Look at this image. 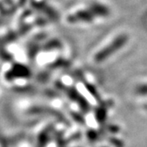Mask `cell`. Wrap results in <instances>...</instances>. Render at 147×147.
<instances>
[{"label":"cell","mask_w":147,"mask_h":147,"mask_svg":"<svg viewBox=\"0 0 147 147\" xmlns=\"http://www.w3.org/2000/svg\"><path fill=\"white\" fill-rule=\"evenodd\" d=\"M138 91H139L140 93H143V92H144L145 94H147V86H146V85H145V86H142V87H141V88H139Z\"/></svg>","instance_id":"277c9868"},{"label":"cell","mask_w":147,"mask_h":147,"mask_svg":"<svg viewBox=\"0 0 147 147\" xmlns=\"http://www.w3.org/2000/svg\"><path fill=\"white\" fill-rule=\"evenodd\" d=\"M128 41V37L126 34H119L112 38L110 42L105 43L102 48H100L93 57L94 61L100 63L107 60L112 55L119 51Z\"/></svg>","instance_id":"7a4b0ae2"},{"label":"cell","mask_w":147,"mask_h":147,"mask_svg":"<svg viewBox=\"0 0 147 147\" xmlns=\"http://www.w3.org/2000/svg\"><path fill=\"white\" fill-rule=\"evenodd\" d=\"M30 71L26 67L23 65H17L7 71L5 74V78L7 81L11 82L16 79L28 78L30 76Z\"/></svg>","instance_id":"3957f363"},{"label":"cell","mask_w":147,"mask_h":147,"mask_svg":"<svg viewBox=\"0 0 147 147\" xmlns=\"http://www.w3.org/2000/svg\"><path fill=\"white\" fill-rule=\"evenodd\" d=\"M110 15V10L107 6L101 3H93L88 8H79L73 11L68 16V21L76 24L92 23L96 17H106Z\"/></svg>","instance_id":"6da1fadb"}]
</instances>
